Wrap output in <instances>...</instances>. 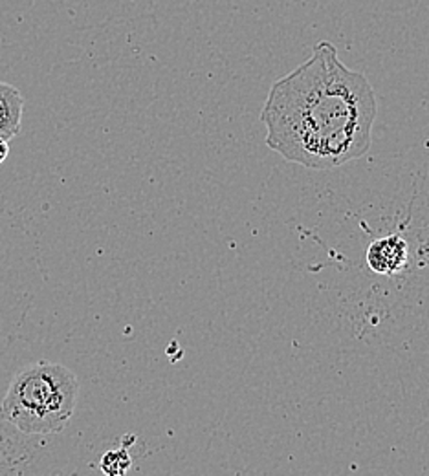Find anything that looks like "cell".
<instances>
[{"mask_svg": "<svg viewBox=\"0 0 429 476\" xmlns=\"http://www.w3.org/2000/svg\"><path fill=\"white\" fill-rule=\"evenodd\" d=\"M376 113L369 79L321 41L310 59L272 85L261 120L266 145L286 162L331 171L369 153Z\"/></svg>", "mask_w": 429, "mask_h": 476, "instance_id": "1", "label": "cell"}, {"mask_svg": "<svg viewBox=\"0 0 429 476\" xmlns=\"http://www.w3.org/2000/svg\"><path fill=\"white\" fill-rule=\"evenodd\" d=\"M78 396L74 372L59 363L38 361L13 376L0 401V416L22 434H57L74 416Z\"/></svg>", "mask_w": 429, "mask_h": 476, "instance_id": "2", "label": "cell"}, {"mask_svg": "<svg viewBox=\"0 0 429 476\" xmlns=\"http://www.w3.org/2000/svg\"><path fill=\"white\" fill-rule=\"evenodd\" d=\"M408 261V242L399 235L378 238L367 249V264L378 275H399L406 268Z\"/></svg>", "mask_w": 429, "mask_h": 476, "instance_id": "3", "label": "cell"}, {"mask_svg": "<svg viewBox=\"0 0 429 476\" xmlns=\"http://www.w3.org/2000/svg\"><path fill=\"white\" fill-rule=\"evenodd\" d=\"M24 114V97L17 87L0 81V138L13 139L19 136Z\"/></svg>", "mask_w": 429, "mask_h": 476, "instance_id": "4", "label": "cell"}, {"mask_svg": "<svg viewBox=\"0 0 429 476\" xmlns=\"http://www.w3.org/2000/svg\"><path fill=\"white\" fill-rule=\"evenodd\" d=\"M99 467H101V471L105 474H109V476L125 474L132 467V458L129 455V447L122 446V449H114V451L105 453L101 456Z\"/></svg>", "mask_w": 429, "mask_h": 476, "instance_id": "5", "label": "cell"}, {"mask_svg": "<svg viewBox=\"0 0 429 476\" xmlns=\"http://www.w3.org/2000/svg\"><path fill=\"white\" fill-rule=\"evenodd\" d=\"M8 156H10V141L0 138V165L6 162Z\"/></svg>", "mask_w": 429, "mask_h": 476, "instance_id": "6", "label": "cell"}]
</instances>
